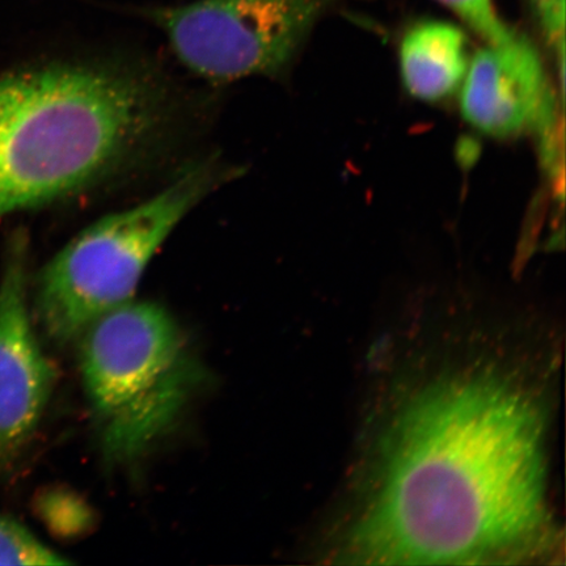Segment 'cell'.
Returning <instances> with one entry per match:
<instances>
[{
  "instance_id": "8fae6325",
  "label": "cell",
  "mask_w": 566,
  "mask_h": 566,
  "mask_svg": "<svg viewBox=\"0 0 566 566\" xmlns=\"http://www.w3.org/2000/svg\"><path fill=\"white\" fill-rule=\"evenodd\" d=\"M528 4L564 75L565 0H528Z\"/></svg>"
},
{
  "instance_id": "5b68a950",
  "label": "cell",
  "mask_w": 566,
  "mask_h": 566,
  "mask_svg": "<svg viewBox=\"0 0 566 566\" xmlns=\"http://www.w3.org/2000/svg\"><path fill=\"white\" fill-rule=\"evenodd\" d=\"M332 0H200L157 10L177 59L212 83L282 73Z\"/></svg>"
},
{
  "instance_id": "ba28073f",
  "label": "cell",
  "mask_w": 566,
  "mask_h": 566,
  "mask_svg": "<svg viewBox=\"0 0 566 566\" xmlns=\"http://www.w3.org/2000/svg\"><path fill=\"white\" fill-rule=\"evenodd\" d=\"M400 71L410 95L428 103L444 101L469 71V39L443 21L417 24L401 41Z\"/></svg>"
},
{
  "instance_id": "3957f363",
  "label": "cell",
  "mask_w": 566,
  "mask_h": 566,
  "mask_svg": "<svg viewBox=\"0 0 566 566\" xmlns=\"http://www.w3.org/2000/svg\"><path fill=\"white\" fill-rule=\"evenodd\" d=\"M84 392L105 458L129 463L179 420L200 381V365L179 325L151 302H129L83 332Z\"/></svg>"
},
{
  "instance_id": "52a82bcc",
  "label": "cell",
  "mask_w": 566,
  "mask_h": 566,
  "mask_svg": "<svg viewBox=\"0 0 566 566\" xmlns=\"http://www.w3.org/2000/svg\"><path fill=\"white\" fill-rule=\"evenodd\" d=\"M27 258V237L17 232L0 279V454L9 462L38 428L54 384L28 307Z\"/></svg>"
},
{
  "instance_id": "8992f818",
  "label": "cell",
  "mask_w": 566,
  "mask_h": 566,
  "mask_svg": "<svg viewBox=\"0 0 566 566\" xmlns=\"http://www.w3.org/2000/svg\"><path fill=\"white\" fill-rule=\"evenodd\" d=\"M462 91L467 123L494 138L535 132L548 168L556 165V98L539 53L526 34L513 32L473 56Z\"/></svg>"
},
{
  "instance_id": "30bf717a",
  "label": "cell",
  "mask_w": 566,
  "mask_h": 566,
  "mask_svg": "<svg viewBox=\"0 0 566 566\" xmlns=\"http://www.w3.org/2000/svg\"><path fill=\"white\" fill-rule=\"evenodd\" d=\"M464 21L486 44H500L514 31L495 12L492 0H438Z\"/></svg>"
},
{
  "instance_id": "9c48e42d",
  "label": "cell",
  "mask_w": 566,
  "mask_h": 566,
  "mask_svg": "<svg viewBox=\"0 0 566 566\" xmlns=\"http://www.w3.org/2000/svg\"><path fill=\"white\" fill-rule=\"evenodd\" d=\"M62 555L45 546L30 530L0 514V565H66Z\"/></svg>"
},
{
  "instance_id": "6da1fadb",
  "label": "cell",
  "mask_w": 566,
  "mask_h": 566,
  "mask_svg": "<svg viewBox=\"0 0 566 566\" xmlns=\"http://www.w3.org/2000/svg\"><path fill=\"white\" fill-rule=\"evenodd\" d=\"M497 364L448 370L379 437L336 556L358 564L515 563L548 556L547 413Z\"/></svg>"
},
{
  "instance_id": "7a4b0ae2",
  "label": "cell",
  "mask_w": 566,
  "mask_h": 566,
  "mask_svg": "<svg viewBox=\"0 0 566 566\" xmlns=\"http://www.w3.org/2000/svg\"><path fill=\"white\" fill-rule=\"evenodd\" d=\"M161 115L158 92L125 71L51 65L0 76V217L105 179Z\"/></svg>"
},
{
  "instance_id": "7c38bea8",
  "label": "cell",
  "mask_w": 566,
  "mask_h": 566,
  "mask_svg": "<svg viewBox=\"0 0 566 566\" xmlns=\"http://www.w3.org/2000/svg\"><path fill=\"white\" fill-rule=\"evenodd\" d=\"M9 462V460H7L2 454H0V469H2V467Z\"/></svg>"
},
{
  "instance_id": "277c9868",
  "label": "cell",
  "mask_w": 566,
  "mask_h": 566,
  "mask_svg": "<svg viewBox=\"0 0 566 566\" xmlns=\"http://www.w3.org/2000/svg\"><path fill=\"white\" fill-rule=\"evenodd\" d=\"M216 168L188 169L160 193L106 216L75 237L41 272L39 321L59 345L134 298L148 263L184 217L214 188Z\"/></svg>"
}]
</instances>
